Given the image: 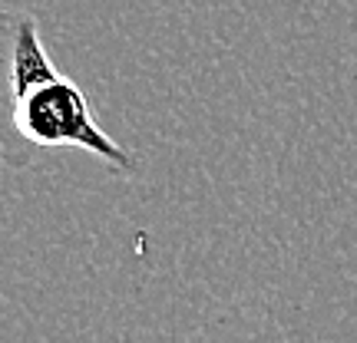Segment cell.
<instances>
[{
    "label": "cell",
    "mask_w": 357,
    "mask_h": 343,
    "mask_svg": "<svg viewBox=\"0 0 357 343\" xmlns=\"http://www.w3.org/2000/svg\"><path fill=\"white\" fill-rule=\"evenodd\" d=\"M3 56H7V102L10 132L3 136V162L26 166L47 149H79L119 175L136 172L126 145L106 132L93 115L86 93L53 66L40 20L26 10H3Z\"/></svg>",
    "instance_id": "1"
}]
</instances>
